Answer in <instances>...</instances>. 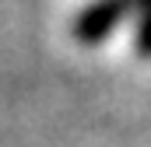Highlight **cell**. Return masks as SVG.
<instances>
[{
  "label": "cell",
  "mask_w": 151,
  "mask_h": 147,
  "mask_svg": "<svg viewBox=\"0 0 151 147\" xmlns=\"http://www.w3.org/2000/svg\"><path fill=\"white\" fill-rule=\"evenodd\" d=\"M130 11H134V0H91L74 18V28L70 32H74V39L88 42V46L91 42H102Z\"/></svg>",
  "instance_id": "6da1fadb"
},
{
  "label": "cell",
  "mask_w": 151,
  "mask_h": 147,
  "mask_svg": "<svg viewBox=\"0 0 151 147\" xmlns=\"http://www.w3.org/2000/svg\"><path fill=\"white\" fill-rule=\"evenodd\" d=\"M134 7H137L141 14H151V0H134Z\"/></svg>",
  "instance_id": "7a4b0ae2"
}]
</instances>
